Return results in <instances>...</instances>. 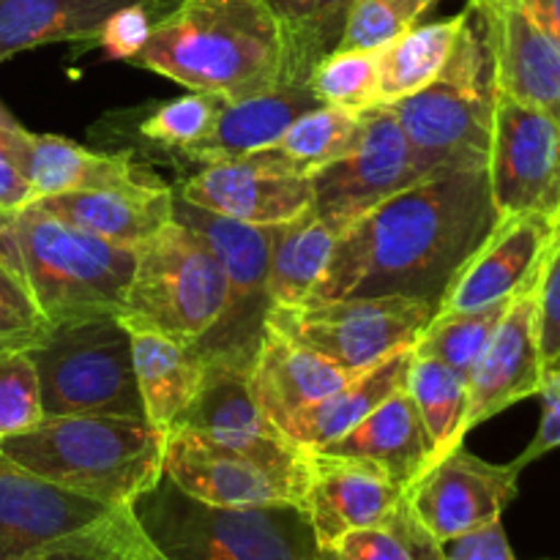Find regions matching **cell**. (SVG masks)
<instances>
[{"instance_id": "cell-1", "label": "cell", "mask_w": 560, "mask_h": 560, "mask_svg": "<svg viewBox=\"0 0 560 560\" xmlns=\"http://www.w3.org/2000/svg\"><path fill=\"white\" fill-rule=\"evenodd\" d=\"M495 222L487 170H441L342 230L306 301L405 295L441 310Z\"/></svg>"}, {"instance_id": "cell-2", "label": "cell", "mask_w": 560, "mask_h": 560, "mask_svg": "<svg viewBox=\"0 0 560 560\" xmlns=\"http://www.w3.org/2000/svg\"><path fill=\"white\" fill-rule=\"evenodd\" d=\"M131 63L238 102L279 85L282 38L266 0H184L153 22Z\"/></svg>"}, {"instance_id": "cell-3", "label": "cell", "mask_w": 560, "mask_h": 560, "mask_svg": "<svg viewBox=\"0 0 560 560\" xmlns=\"http://www.w3.org/2000/svg\"><path fill=\"white\" fill-rule=\"evenodd\" d=\"M0 260L49 326L124 315L137 249L63 222L38 202L0 213Z\"/></svg>"}, {"instance_id": "cell-4", "label": "cell", "mask_w": 560, "mask_h": 560, "mask_svg": "<svg viewBox=\"0 0 560 560\" xmlns=\"http://www.w3.org/2000/svg\"><path fill=\"white\" fill-rule=\"evenodd\" d=\"M167 432L137 416H42L0 441L31 474L107 506H131L164 476Z\"/></svg>"}, {"instance_id": "cell-5", "label": "cell", "mask_w": 560, "mask_h": 560, "mask_svg": "<svg viewBox=\"0 0 560 560\" xmlns=\"http://www.w3.org/2000/svg\"><path fill=\"white\" fill-rule=\"evenodd\" d=\"M148 539L170 560H317L320 545L301 506H213L167 476L131 503Z\"/></svg>"}, {"instance_id": "cell-6", "label": "cell", "mask_w": 560, "mask_h": 560, "mask_svg": "<svg viewBox=\"0 0 560 560\" xmlns=\"http://www.w3.org/2000/svg\"><path fill=\"white\" fill-rule=\"evenodd\" d=\"M495 98L490 44L479 11L468 3L441 74L388 109L416 151L438 170H487Z\"/></svg>"}, {"instance_id": "cell-7", "label": "cell", "mask_w": 560, "mask_h": 560, "mask_svg": "<svg viewBox=\"0 0 560 560\" xmlns=\"http://www.w3.org/2000/svg\"><path fill=\"white\" fill-rule=\"evenodd\" d=\"M228 277L211 246L178 219L137 246L126 290V328H145L195 348L222 317Z\"/></svg>"}, {"instance_id": "cell-8", "label": "cell", "mask_w": 560, "mask_h": 560, "mask_svg": "<svg viewBox=\"0 0 560 560\" xmlns=\"http://www.w3.org/2000/svg\"><path fill=\"white\" fill-rule=\"evenodd\" d=\"M164 476L213 506H301L310 495V454L284 438H213L170 430Z\"/></svg>"}, {"instance_id": "cell-9", "label": "cell", "mask_w": 560, "mask_h": 560, "mask_svg": "<svg viewBox=\"0 0 560 560\" xmlns=\"http://www.w3.org/2000/svg\"><path fill=\"white\" fill-rule=\"evenodd\" d=\"M42 388L44 416H137L145 419L120 317L63 323L27 350Z\"/></svg>"}, {"instance_id": "cell-10", "label": "cell", "mask_w": 560, "mask_h": 560, "mask_svg": "<svg viewBox=\"0 0 560 560\" xmlns=\"http://www.w3.org/2000/svg\"><path fill=\"white\" fill-rule=\"evenodd\" d=\"M180 224L195 230L213 255L219 257L228 277V304L217 326L195 345L202 364H228L249 372L266 334L271 295H268V273H271L273 235L277 228L235 222L219 213L197 208L175 195V217Z\"/></svg>"}, {"instance_id": "cell-11", "label": "cell", "mask_w": 560, "mask_h": 560, "mask_svg": "<svg viewBox=\"0 0 560 560\" xmlns=\"http://www.w3.org/2000/svg\"><path fill=\"white\" fill-rule=\"evenodd\" d=\"M435 315L438 306L430 301L405 295H361L273 306L266 326L345 370L361 372L397 350L413 348Z\"/></svg>"}, {"instance_id": "cell-12", "label": "cell", "mask_w": 560, "mask_h": 560, "mask_svg": "<svg viewBox=\"0 0 560 560\" xmlns=\"http://www.w3.org/2000/svg\"><path fill=\"white\" fill-rule=\"evenodd\" d=\"M441 173L427 162L388 107L361 113V137L350 153L312 175V211L342 233L397 191Z\"/></svg>"}, {"instance_id": "cell-13", "label": "cell", "mask_w": 560, "mask_h": 560, "mask_svg": "<svg viewBox=\"0 0 560 560\" xmlns=\"http://www.w3.org/2000/svg\"><path fill=\"white\" fill-rule=\"evenodd\" d=\"M490 195L498 217L560 219V120L547 109L498 93L492 120Z\"/></svg>"}, {"instance_id": "cell-14", "label": "cell", "mask_w": 560, "mask_h": 560, "mask_svg": "<svg viewBox=\"0 0 560 560\" xmlns=\"http://www.w3.org/2000/svg\"><path fill=\"white\" fill-rule=\"evenodd\" d=\"M520 465H495L476 457L468 448H454L405 490L416 520L435 536L448 541L479 525L501 520L517 498Z\"/></svg>"}, {"instance_id": "cell-15", "label": "cell", "mask_w": 560, "mask_h": 560, "mask_svg": "<svg viewBox=\"0 0 560 560\" xmlns=\"http://www.w3.org/2000/svg\"><path fill=\"white\" fill-rule=\"evenodd\" d=\"M120 506L63 490L0 452V560L25 558L102 523Z\"/></svg>"}, {"instance_id": "cell-16", "label": "cell", "mask_w": 560, "mask_h": 560, "mask_svg": "<svg viewBox=\"0 0 560 560\" xmlns=\"http://www.w3.org/2000/svg\"><path fill=\"white\" fill-rule=\"evenodd\" d=\"M556 228V219L545 213L498 217L492 233L457 273L438 312L479 310L523 293L539 279Z\"/></svg>"}, {"instance_id": "cell-17", "label": "cell", "mask_w": 560, "mask_h": 560, "mask_svg": "<svg viewBox=\"0 0 560 560\" xmlns=\"http://www.w3.org/2000/svg\"><path fill=\"white\" fill-rule=\"evenodd\" d=\"M490 44L498 93L547 109L560 120V38L520 0H470Z\"/></svg>"}, {"instance_id": "cell-18", "label": "cell", "mask_w": 560, "mask_h": 560, "mask_svg": "<svg viewBox=\"0 0 560 560\" xmlns=\"http://www.w3.org/2000/svg\"><path fill=\"white\" fill-rule=\"evenodd\" d=\"M547 364L536 323V282L514 295L495 337L468 375V430L541 392Z\"/></svg>"}, {"instance_id": "cell-19", "label": "cell", "mask_w": 560, "mask_h": 560, "mask_svg": "<svg viewBox=\"0 0 560 560\" xmlns=\"http://www.w3.org/2000/svg\"><path fill=\"white\" fill-rule=\"evenodd\" d=\"M180 200L235 219V222L279 228L312 208L310 175L277 173L246 159L208 164L175 189Z\"/></svg>"}, {"instance_id": "cell-20", "label": "cell", "mask_w": 560, "mask_h": 560, "mask_svg": "<svg viewBox=\"0 0 560 560\" xmlns=\"http://www.w3.org/2000/svg\"><path fill=\"white\" fill-rule=\"evenodd\" d=\"M402 498L405 487L375 463L310 452L306 514L320 547H331L350 530L383 523Z\"/></svg>"}, {"instance_id": "cell-21", "label": "cell", "mask_w": 560, "mask_h": 560, "mask_svg": "<svg viewBox=\"0 0 560 560\" xmlns=\"http://www.w3.org/2000/svg\"><path fill=\"white\" fill-rule=\"evenodd\" d=\"M31 202L85 233L131 249L153 238L175 217V189L153 173L131 184L38 197Z\"/></svg>"}, {"instance_id": "cell-22", "label": "cell", "mask_w": 560, "mask_h": 560, "mask_svg": "<svg viewBox=\"0 0 560 560\" xmlns=\"http://www.w3.org/2000/svg\"><path fill=\"white\" fill-rule=\"evenodd\" d=\"M355 375L359 372L345 370L326 355L295 345L293 339L266 326L260 350L249 370V386L266 419L282 430L299 410L320 402Z\"/></svg>"}, {"instance_id": "cell-23", "label": "cell", "mask_w": 560, "mask_h": 560, "mask_svg": "<svg viewBox=\"0 0 560 560\" xmlns=\"http://www.w3.org/2000/svg\"><path fill=\"white\" fill-rule=\"evenodd\" d=\"M315 107H320V102L310 85H290V82H279L271 91L257 96L224 102L213 129L197 145H191L184 159L208 167V164L252 156L262 148H271L295 118Z\"/></svg>"}, {"instance_id": "cell-24", "label": "cell", "mask_w": 560, "mask_h": 560, "mask_svg": "<svg viewBox=\"0 0 560 560\" xmlns=\"http://www.w3.org/2000/svg\"><path fill=\"white\" fill-rule=\"evenodd\" d=\"M410 361H413V348H402L386 355L383 361L350 377L345 386L323 397L320 402L299 410L279 432L301 452H320L328 443L339 441L345 432L353 430L355 424H361L372 410L381 408L394 392L405 386Z\"/></svg>"}, {"instance_id": "cell-25", "label": "cell", "mask_w": 560, "mask_h": 560, "mask_svg": "<svg viewBox=\"0 0 560 560\" xmlns=\"http://www.w3.org/2000/svg\"><path fill=\"white\" fill-rule=\"evenodd\" d=\"M20 162L33 200L69 191L107 189L151 175L148 167L131 159V153H98L66 137L33 135L27 129L20 137Z\"/></svg>"}, {"instance_id": "cell-26", "label": "cell", "mask_w": 560, "mask_h": 560, "mask_svg": "<svg viewBox=\"0 0 560 560\" xmlns=\"http://www.w3.org/2000/svg\"><path fill=\"white\" fill-rule=\"evenodd\" d=\"M320 452L375 463L405 490L430 468V443H427L424 424L405 386L394 392L381 408L372 410L361 424H355Z\"/></svg>"}, {"instance_id": "cell-27", "label": "cell", "mask_w": 560, "mask_h": 560, "mask_svg": "<svg viewBox=\"0 0 560 560\" xmlns=\"http://www.w3.org/2000/svg\"><path fill=\"white\" fill-rule=\"evenodd\" d=\"M129 334L145 419L153 421L159 430L170 432L200 392L206 364L191 345L175 342L145 328H129Z\"/></svg>"}, {"instance_id": "cell-28", "label": "cell", "mask_w": 560, "mask_h": 560, "mask_svg": "<svg viewBox=\"0 0 560 560\" xmlns=\"http://www.w3.org/2000/svg\"><path fill=\"white\" fill-rule=\"evenodd\" d=\"M142 0H0V63L25 49L93 42L113 11Z\"/></svg>"}, {"instance_id": "cell-29", "label": "cell", "mask_w": 560, "mask_h": 560, "mask_svg": "<svg viewBox=\"0 0 560 560\" xmlns=\"http://www.w3.org/2000/svg\"><path fill=\"white\" fill-rule=\"evenodd\" d=\"M282 38L279 82L306 85L312 71L339 49L355 0H266Z\"/></svg>"}, {"instance_id": "cell-30", "label": "cell", "mask_w": 560, "mask_h": 560, "mask_svg": "<svg viewBox=\"0 0 560 560\" xmlns=\"http://www.w3.org/2000/svg\"><path fill=\"white\" fill-rule=\"evenodd\" d=\"M173 430H195L213 438H284L257 405L249 386V372L228 364H206L197 397L184 410Z\"/></svg>"}, {"instance_id": "cell-31", "label": "cell", "mask_w": 560, "mask_h": 560, "mask_svg": "<svg viewBox=\"0 0 560 560\" xmlns=\"http://www.w3.org/2000/svg\"><path fill=\"white\" fill-rule=\"evenodd\" d=\"M361 137V115L337 107L310 109L290 124V129L271 148L244 156L246 162L277 173L315 175L326 164L337 162L355 148Z\"/></svg>"}, {"instance_id": "cell-32", "label": "cell", "mask_w": 560, "mask_h": 560, "mask_svg": "<svg viewBox=\"0 0 560 560\" xmlns=\"http://www.w3.org/2000/svg\"><path fill=\"white\" fill-rule=\"evenodd\" d=\"M337 238L339 235L312 208L293 222L279 224L273 235L271 273H268L271 310L299 306L310 299L326 273Z\"/></svg>"}, {"instance_id": "cell-33", "label": "cell", "mask_w": 560, "mask_h": 560, "mask_svg": "<svg viewBox=\"0 0 560 560\" xmlns=\"http://www.w3.org/2000/svg\"><path fill=\"white\" fill-rule=\"evenodd\" d=\"M405 388L419 408L430 443V468L463 446L468 430V377L435 359L416 355ZM427 468V470H430Z\"/></svg>"}, {"instance_id": "cell-34", "label": "cell", "mask_w": 560, "mask_h": 560, "mask_svg": "<svg viewBox=\"0 0 560 560\" xmlns=\"http://www.w3.org/2000/svg\"><path fill=\"white\" fill-rule=\"evenodd\" d=\"M465 11L452 20L413 25L402 36L394 38L383 49H377V74H381V104L388 107L394 102L413 96L421 88L430 85L446 66L457 33L463 27Z\"/></svg>"}, {"instance_id": "cell-35", "label": "cell", "mask_w": 560, "mask_h": 560, "mask_svg": "<svg viewBox=\"0 0 560 560\" xmlns=\"http://www.w3.org/2000/svg\"><path fill=\"white\" fill-rule=\"evenodd\" d=\"M512 301L514 299L495 301V304L479 306V310L438 312L430 326L416 339L413 353L441 361V364L452 366L454 372L468 377L470 370L479 364L490 339L495 337Z\"/></svg>"}, {"instance_id": "cell-36", "label": "cell", "mask_w": 560, "mask_h": 560, "mask_svg": "<svg viewBox=\"0 0 560 560\" xmlns=\"http://www.w3.org/2000/svg\"><path fill=\"white\" fill-rule=\"evenodd\" d=\"M328 550L339 560H443L441 541L416 520L408 498L383 523L350 530Z\"/></svg>"}, {"instance_id": "cell-37", "label": "cell", "mask_w": 560, "mask_h": 560, "mask_svg": "<svg viewBox=\"0 0 560 560\" xmlns=\"http://www.w3.org/2000/svg\"><path fill=\"white\" fill-rule=\"evenodd\" d=\"M310 91L326 107L366 113L381 104L377 49H337L310 77Z\"/></svg>"}, {"instance_id": "cell-38", "label": "cell", "mask_w": 560, "mask_h": 560, "mask_svg": "<svg viewBox=\"0 0 560 560\" xmlns=\"http://www.w3.org/2000/svg\"><path fill=\"white\" fill-rule=\"evenodd\" d=\"M151 550H156V545L148 539L131 506H120L102 523L16 560H118Z\"/></svg>"}, {"instance_id": "cell-39", "label": "cell", "mask_w": 560, "mask_h": 560, "mask_svg": "<svg viewBox=\"0 0 560 560\" xmlns=\"http://www.w3.org/2000/svg\"><path fill=\"white\" fill-rule=\"evenodd\" d=\"M222 107L224 98L213 96V93L189 91L186 96H178L173 102H164L162 107L151 109L137 124V129H140L142 140H148V145L184 156L191 145H197L213 129Z\"/></svg>"}, {"instance_id": "cell-40", "label": "cell", "mask_w": 560, "mask_h": 560, "mask_svg": "<svg viewBox=\"0 0 560 560\" xmlns=\"http://www.w3.org/2000/svg\"><path fill=\"white\" fill-rule=\"evenodd\" d=\"M441 0H355L339 49H383Z\"/></svg>"}, {"instance_id": "cell-41", "label": "cell", "mask_w": 560, "mask_h": 560, "mask_svg": "<svg viewBox=\"0 0 560 560\" xmlns=\"http://www.w3.org/2000/svg\"><path fill=\"white\" fill-rule=\"evenodd\" d=\"M44 416L36 366L27 353L0 355V441L27 430Z\"/></svg>"}, {"instance_id": "cell-42", "label": "cell", "mask_w": 560, "mask_h": 560, "mask_svg": "<svg viewBox=\"0 0 560 560\" xmlns=\"http://www.w3.org/2000/svg\"><path fill=\"white\" fill-rule=\"evenodd\" d=\"M49 331H52V326L33 304L25 284L0 260V355L27 353Z\"/></svg>"}, {"instance_id": "cell-43", "label": "cell", "mask_w": 560, "mask_h": 560, "mask_svg": "<svg viewBox=\"0 0 560 560\" xmlns=\"http://www.w3.org/2000/svg\"><path fill=\"white\" fill-rule=\"evenodd\" d=\"M536 323H539L541 359L550 366L560 353V228H556L536 279Z\"/></svg>"}, {"instance_id": "cell-44", "label": "cell", "mask_w": 560, "mask_h": 560, "mask_svg": "<svg viewBox=\"0 0 560 560\" xmlns=\"http://www.w3.org/2000/svg\"><path fill=\"white\" fill-rule=\"evenodd\" d=\"M151 27L153 16L148 14L145 3H129L107 16V22L93 36V44H98L109 60H126V63H131L140 55V49L145 47L148 36H151Z\"/></svg>"}, {"instance_id": "cell-45", "label": "cell", "mask_w": 560, "mask_h": 560, "mask_svg": "<svg viewBox=\"0 0 560 560\" xmlns=\"http://www.w3.org/2000/svg\"><path fill=\"white\" fill-rule=\"evenodd\" d=\"M22 131L25 126L11 118L9 109L0 104V213L16 211L33 200L20 162Z\"/></svg>"}, {"instance_id": "cell-46", "label": "cell", "mask_w": 560, "mask_h": 560, "mask_svg": "<svg viewBox=\"0 0 560 560\" xmlns=\"http://www.w3.org/2000/svg\"><path fill=\"white\" fill-rule=\"evenodd\" d=\"M441 550L443 560H517L501 520H492V523L479 525L468 534L443 541Z\"/></svg>"}, {"instance_id": "cell-47", "label": "cell", "mask_w": 560, "mask_h": 560, "mask_svg": "<svg viewBox=\"0 0 560 560\" xmlns=\"http://www.w3.org/2000/svg\"><path fill=\"white\" fill-rule=\"evenodd\" d=\"M541 402H545V413H541L539 432H536L534 441L528 443L523 454H520L514 463L520 468L530 465L534 459L545 457V454L560 448V372H545V381H541Z\"/></svg>"}, {"instance_id": "cell-48", "label": "cell", "mask_w": 560, "mask_h": 560, "mask_svg": "<svg viewBox=\"0 0 560 560\" xmlns=\"http://www.w3.org/2000/svg\"><path fill=\"white\" fill-rule=\"evenodd\" d=\"M525 11L539 22L545 31L560 38V0H520Z\"/></svg>"}, {"instance_id": "cell-49", "label": "cell", "mask_w": 560, "mask_h": 560, "mask_svg": "<svg viewBox=\"0 0 560 560\" xmlns=\"http://www.w3.org/2000/svg\"><path fill=\"white\" fill-rule=\"evenodd\" d=\"M142 3H145L148 14L153 16V22H159V20H162V16H167L170 11L178 9V5L184 3V0H142Z\"/></svg>"}, {"instance_id": "cell-50", "label": "cell", "mask_w": 560, "mask_h": 560, "mask_svg": "<svg viewBox=\"0 0 560 560\" xmlns=\"http://www.w3.org/2000/svg\"><path fill=\"white\" fill-rule=\"evenodd\" d=\"M118 560H170V558H164L156 547V550L145 552V556H131V558H118Z\"/></svg>"}, {"instance_id": "cell-51", "label": "cell", "mask_w": 560, "mask_h": 560, "mask_svg": "<svg viewBox=\"0 0 560 560\" xmlns=\"http://www.w3.org/2000/svg\"><path fill=\"white\" fill-rule=\"evenodd\" d=\"M317 560H339V558L334 556V550H328V547H320V558Z\"/></svg>"}, {"instance_id": "cell-52", "label": "cell", "mask_w": 560, "mask_h": 560, "mask_svg": "<svg viewBox=\"0 0 560 560\" xmlns=\"http://www.w3.org/2000/svg\"><path fill=\"white\" fill-rule=\"evenodd\" d=\"M547 370H550V372H560V353H558V359H556V361H552V364H550V366H547Z\"/></svg>"}, {"instance_id": "cell-53", "label": "cell", "mask_w": 560, "mask_h": 560, "mask_svg": "<svg viewBox=\"0 0 560 560\" xmlns=\"http://www.w3.org/2000/svg\"><path fill=\"white\" fill-rule=\"evenodd\" d=\"M558 228H560V219H558Z\"/></svg>"}]
</instances>
